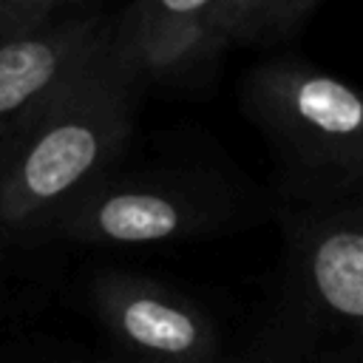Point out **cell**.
Segmentation results:
<instances>
[{
	"instance_id": "obj_8",
	"label": "cell",
	"mask_w": 363,
	"mask_h": 363,
	"mask_svg": "<svg viewBox=\"0 0 363 363\" xmlns=\"http://www.w3.org/2000/svg\"><path fill=\"white\" fill-rule=\"evenodd\" d=\"M213 17L233 48H275L306 31L320 0H210Z\"/></svg>"
},
{
	"instance_id": "obj_5",
	"label": "cell",
	"mask_w": 363,
	"mask_h": 363,
	"mask_svg": "<svg viewBox=\"0 0 363 363\" xmlns=\"http://www.w3.org/2000/svg\"><path fill=\"white\" fill-rule=\"evenodd\" d=\"M113 14L85 6L62 26L0 48V179L62 94L105 54Z\"/></svg>"
},
{
	"instance_id": "obj_6",
	"label": "cell",
	"mask_w": 363,
	"mask_h": 363,
	"mask_svg": "<svg viewBox=\"0 0 363 363\" xmlns=\"http://www.w3.org/2000/svg\"><path fill=\"white\" fill-rule=\"evenodd\" d=\"M91 301L125 363H227L213 318L153 278L105 269Z\"/></svg>"
},
{
	"instance_id": "obj_3",
	"label": "cell",
	"mask_w": 363,
	"mask_h": 363,
	"mask_svg": "<svg viewBox=\"0 0 363 363\" xmlns=\"http://www.w3.org/2000/svg\"><path fill=\"white\" fill-rule=\"evenodd\" d=\"M241 108L275 162L281 210H320L363 196V88L298 57L258 62Z\"/></svg>"
},
{
	"instance_id": "obj_2",
	"label": "cell",
	"mask_w": 363,
	"mask_h": 363,
	"mask_svg": "<svg viewBox=\"0 0 363 363\" xmlns=\"http://www.w3.org/2000/svg\"><path fill=\"white\" fill-rule=\"evenodd\" d=\"M142 96L108 43L0 179V241L51 233L77 201L113 176L136 130Z\"/></svg>"
},
{
	"instance_id": "obj_9",
	"label": "cell",
	"mask_w": 363,
	"mask_h": 363,
	"mask_svg": "<svg viewBox=\"0 0 363 363\" xmlns=\"http://www.w3.org/2000/svg\"><path fill=\"white\" fill-rule=\"evenodd\" d=\"M85 6L88 3L79 0H0V48L40 37L79 14Z\"/></svg>"
},
{
	"instance_id": "obj_7",
	"label": "cell",
	"mask_w": 363,
	"mask_h": 363,
	"mask_svg": "<svg viewBox=\"0 0 363 363\" xmlns=\"http://www.w3.org/2000/svg\"><path fill=\"white\" fill-rule=\"evenodd\" d=\"M230 51L210 0H139L113 14L111 54L142 88H201Z\"/></svg>"
},
{
	"instance_id": "obj_4",
	"label": "cell",
	"mask_w": 363,
	"mask_h": 363,
	"mask_svg": "<svg viewBox=\"0 0 363 363\" xmlns=\"http://www.w3.org/2000/svg\"><path fill=\"white\" fill-rule=\"evenodd\" d=\"M235 196L210 173L111 176L77 201L51 233L94 247H150L207 235L230 224Z\"/></svg>"
},
{
	"instance_id": "obj_1",
	"label": "cell",
	"mask_w": 363,
	"mask_h": 363,
	"mask_svg": "<svg viewBox=\"0 0 363 363\" xmlns=\"http://www.w3.org/2000/svg\"><path fill=\"white\" fill-rule=\"evenodd\" d=\"M272 292L241 363H363V196L284 210Z\"/></svg>"
}]
</instances>
